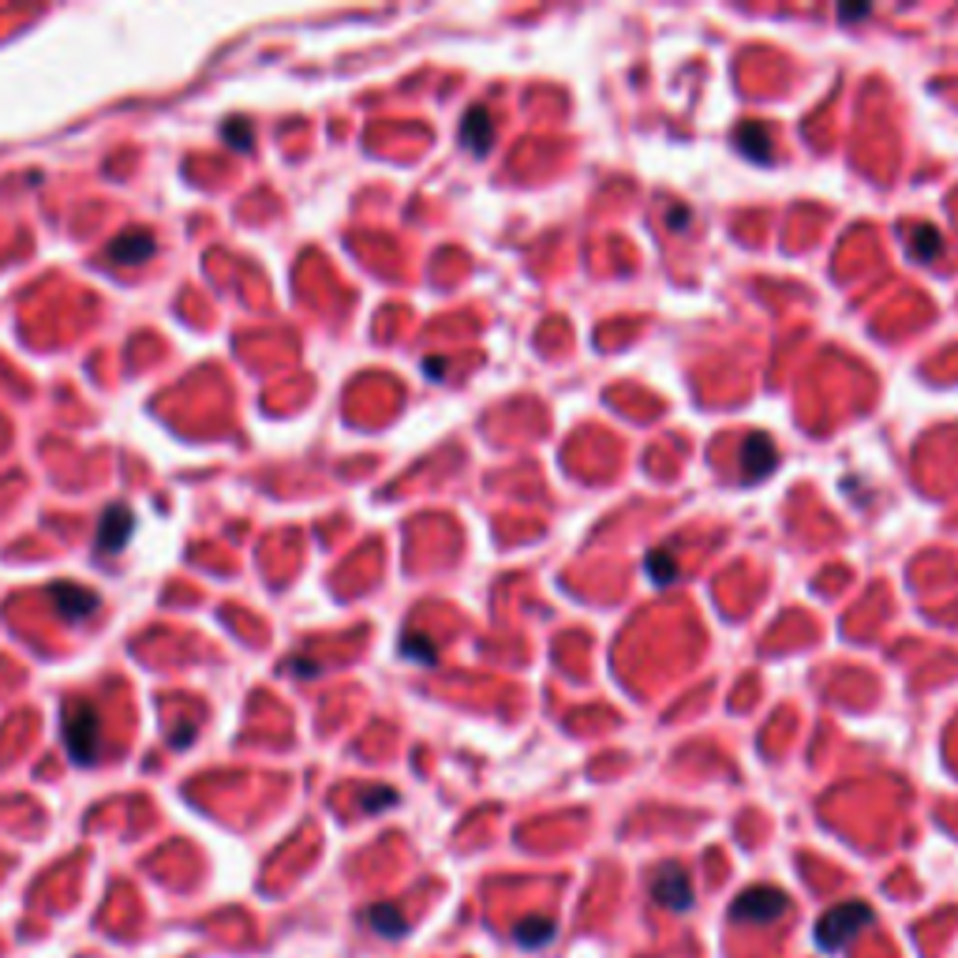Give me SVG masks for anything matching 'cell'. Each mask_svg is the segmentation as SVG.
<instances>
[{"mask_svg":"<svg viewBox=\"0 0 958 958\" xmlns=\"http://www.w3.org/2000/svg\"><path fill=\"white\" fill-rule=\"evenodd\" d=\"M869 925H872V906H865V902H843V906H835L832 914L820 917L816 944L824 947V951H838L846 939L857 936Z\"/></svg>","mask_w":958,"mask_h":958,"instance_id":"cell-2","label":"cell"},{"mask_svg":"<svg viewBox=\"0 0 958 958\" xmlns=\"http://www.w3.org/2000/svg\"><path fill=\"white\" fill-rule=\"evenodd\" d=\"M394 801H397V793L382 787V790H368V793H363V798H360V805L368 809V813H379V809L394 805Z\"/></svg>","mask_w":958,"mask_h":958,"instance_id":"cell-16","label":"cell"},{"mask_svg":"<svg viewBox=\"0 0 958 958\" xmlns=\"http://www.w3.org/2000/svg\"><path fill=\"white\" fill-rule=\"evenodd\" d=\"M779 464V453H775V442L768 435H750L742 446V458H737V469H742L745 480H760Z\"/></svg>","mask_w":958,"mask_h":958,"instance_id":"cell-7","label":"cell"},{"mask_svg":"<svg viewBox=\"0 0 958 958\" xmlns=\"http://www.w3.org/2000/svg\"><path fill=\"white\" fill-rule=\"evenodd\" d=\"M49 596H53V607L64 622H83L87 615L98 610V591L83 588L76 581H60V584H49Z\"/></svg>","mask_w":958,"mask_h":958,"instance_id":"cell-5","label":"cell"},{"mask_svg":"<svg viewBox=\"0 0 958 958\" xmlns=\"http://www.w3.org/2000/svg\"><path fill=\"white\" fill-rule=\"evenodd\" d=\"M652 899L660 902V906L674 910V914H686V910H692V883H689V872L681 869V865H660V869L652 872Z\"/></svg>","mask_w":958,"mask_h":958,"instance_id":"cell-4","label":"cell"},{"mask_svg":"<svg viewBox=\"0 0 958 958\" xmlns=\"http://www.w3.org/2000/svg\"><path fill=\"white\" fill-rule=\"evenodd\" d=\"M135 532V514L127 506H109L98 521V551L102 554H116L124 551L127 540Z\"/></svg>","mask_w":958,"mask_h":958,"instance_id":"cell-6","label":"cell"},{"mask_svg":"<svg viewBox=\"0 0 958 958\" xmlns=\"http://www.w3.org/2000/svg\"><path fill=\"white\" fill-rule=\"evenodd\" d=\"M790 899L782 895L779 888H750L734 899L730 906V917L742 921V925H768V921H779L787 914Z\"/></svg>","mask_w":958,"mask_h":958,"instance_id":"cell-3","label":"cell"},{"mask_svg":"<svg viewBox=\"0 0 958 958\" xmlns=\"http://www.w3.org/2000/svg\"><path fill=\"white\" fill-rule=\"evenodd\" d=\"M939 248H944V240H939V233L933 229V225H917L914 229V240H910V255L921 262H933Z\"/></svg>","mask_w":958,"mask_h":958,"instance_id":"cell-13","label":"cell"},{"mask_svg":"<svg viewBox=\"0 0 958 958\" xmlns=\"http://www.w3.org/2000/svg\"><path fill=\"white\" fill-rule=\"evenodd\" d=\"M551 936H554V921L551 917H532V921H521V925H514V939L521 947H543Z\"/></svg>","mask_w":958,"mask_h":958,"instance_id":"cell-12","label":"cell"},{"mask_svg":"<svg viewBox=\"0 0 958 958\" xmlns=\"http://www.w3.org/2000/svg\"><path fill=\"white\" fill-rule=\"evenodd\" d=\"M60 734L64 750H68L71 764H94L98 750H102V719L87 700H71L60 715Z\"/></svg>","mask_w":958,"mask_h":958,"instance_id":"cell-1","label":"cell"},{"mask_svg":"<svg viewBox=\"0 0 958 958\" xmlns=\"http://www.w3.org/2000/svg\"><path fill=\"white\" fill-rule=\"evenodd\" d=\"M401 652H405V660H416V663H424V667H431V663L438 660V647L427 641V636H405V641H401Z\"/></svg>","mask_w":958,"mask_h":958,"instance_id":"cell-15","label":"cell"},{"mask_svg":"<svg viewBox=\"0 0 958 958\" xmlns=\"http://www.w3.org/2000/svg\"><path fill=\"white\" fill-rule=\"evenodd\" d=\"M491 135H495V124H491V113L483 105H472L469 116L461 124V143L469 146L472 154H487Z\"/></svg>","mask_w":958,"mask_h":958,"instance_id":"cell-8","label":"cell"},{"mask_svg":"<svg viewBox=\"0 0 958 958\" xmlns=\"http://www.w3.org/2000/svg\"><path fill=\"white\" fill-rule=\"evenodd\" d=\"M667 222H670V225H678V229H686V222H689V214H686V206H670V214H667Z\"/></svg>","mask_w":958,"mask_h":958,"instance_id":"cell-18","label":"cell"},{"mask_svg":"<svg viewBox=\"0 0 958 958\" xmlns=\"http://www.w3.org/2000/svg\"><path fill=\"white\" fill-rule=\"evenodd\" d=\"M225 135H229L233 143H240V146H251V124L248 121H236V116H233V121L225 124Z\"/></svg>","mask_w":958,"mask_h":958,"instance_id":"cell-17","label":"cell"},{"mask_svg":"<svg viewBox=\"0 0 958 958\" xmlns=\"http://www.w3.org/2000/svg\"><path fill=\"white\" fill-rule=\"evenodd\" d=\"M150 251H154V236L143 233V229H132V233H124L121 240L109 244V255H113L121 267H135V262L150 259Z\"/></svg>","mask_w":958,"mask_h":958,"instance_id":"cell-9","label":"cell"},{"mask_svg":"<svg viewBox=\"0 0 958 958\" xmlns=\"http://www.w3.org/2000/svg\"><path fill=\"white\" fill-rule=\"evenodd\" d=\"M368 925L375 928L379 936H390V939H397V936H405V917H401V910L397 906H386V902H379V906H371L368 910Z\"/></svg>","mask_w":958,"mask_h":958,"instance_id":"cell-11","label":"cell"},{"mask_svg":"<svg viewBox=\"0 0 958 958\" xmlns=\"http://www.w3.org/2000/svg\"><path fill=\"white\" fill-rule=\"evenodd\" d=\"M734 143H737V150H742L745 158H753V161H768L771 158V135H768V127H764V124L745 121L734 132Z\"/></svg>","mask_w":958,"mask_h":958,"instance_id":"cell-10","label":"cell"},{"mask_svg":"<svg viewBox=\"0 0 958 958\" xmlns=\"http://www.w3.org/2000/svg\"><path fill=\"white\" fill-rule=\"evenodd\" d=\"M644 570L655 584H670L674 577H678V562H674L670 551H652L644 559Z\"/></svg>","mask_w":958,"mask_h":958,"instance_id":"cell-14","label":"cell"},{"mask_svg":"<svg viewBox=\"0 0 958 958\" xmlns=\"http://www.w3.org/2000/svg\"><path fill=\"white\" fill-rule=\"evenodd\" d=\"M838 15H843V20H850V15H857V20H861V15H869V8H843Z\"/></svg>","mask_w":958,"mask_h":958,"instance_id":"cell-19","label":"cell"}]
</instances>
